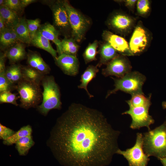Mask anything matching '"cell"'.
<instances>
[{
	"mask_svg": "<svg viewBox=\"0 0 166 166\" xmlns=\"http://www.w3.org/2000/svg\"><path fill=\"white\" fill-rule=\"evenodd\" d=\"M120 133L101 112L73 103L57 120L47 144L64 166H105L119 149Z\"/></svg>",
	"mask_w": 166,
	"mask_h": 166,
	"instance_id": "cell-1",
	"label": "cell"
},
{
	"mask_svg": "<svg viewBox=\"0 0 166 166\" xmlns=\"http://www.w3.org/2000/svg\"><path fill=\"white\" fill-rule=\"evenodd\" d=\"M143 147L148 156L159 159L166 157V122L143 134Z\"/></svg>",
	"mask_w": 166,
	"mask_h": 166,
	"instance_id": "cell-2",
	"label": "cell"
},
{
	"mask_svg": "<svg viewBox=\"0 0 166 166\" xmlns=\"http://www.w3.org/2000/svg\"><path fill=\"white\" fill-rule=\"evenodd\" d=\"M41 84L43 89L42 101L37 108L39 112L46 116L52 109H61V92L59 87L52 76L45 75Z\"/></svg>",
	"mask_w": 166,
	"mask_h": 166,
	"instance_id": "cell-3",
	"label": "cell"
},
{
	"mask_svg": "<svg viewBox=\"0 0 166 166\" xmlns=\"http://www.w3.org/2000/svg\"><path fill=\"white\" fill-rule=\"evenodd\" d=\"M114 82V88L109 91L107 98L112 94L120 90L133 96L144 94L142 88L146 80L145 75L137 71H130L121 78H112Z\"/></svg>",
	"mask_w": 166,
	"mask_h": 166,
	"instance_id": "cell-4",
	"label": "cell"
},
{
	"mask_svg": "<svg viewBox=\"0 0 166 166\" xmlns=\"http://www.w3.org/2000/svg\"><path fill=\"white\" fill-rule=\"evenodd\" d=\"M16 89L19 95L21 108L28 109L37 107L42 100L40 85L22 79L16 85Z\"/></svg>",
	"mask_w": 166,
	"mask_h": 166,
	"instance_id": "cell-5",
	"label": "cell"
},
{
	"mask_svg": "<svg viewBox=\"0 0 166 166\" xmlns=\"http://www.w3.org/2000/svg\"><path fill=\"white\" fill-rule=\"evenodd\" d=\"M143 144V134L137 133L136 142L132 147L125 151L119 148L116 153L122 155L128 161L129 166H147L149 159L144 151Z\"/></svg>",
	"mask_w": 166,
	"mask_h": 166,
	"instance_id": "cell-6",
	"label": "cell"
},
{
	"mask_svg": "<svg viewBox=\"0 0 166 166\" xmlns=\"http://www.w3.org/2000/svg\"><path fill=\"white\" fill-rule=\"evenodd\" d=\"M63 3L68 14L73 38L76 42H80L83 38L90 24L89 21L71 6L68 1H65Z\"/></svg>",
	"mask_w": 166,
	"mask_h": 166,
	"instance_id": "cell-7",
	"label": "cell"
},
{
	"mask_svg": "<svg viewBox=\"0 0 166 166\" xmlns=\"http://www.w3.org/2000/svg\"><path fill=\"white\" fill-rule=\"evenodd\" d=\"M152 38L150 31L139 21L136 26L131 37L129 45L134 55H139L146 50Z\"/></svg>",
	"mask_w": 166,
	"mask_h": 166,
	"instance_id": "cell-8",
	"label": "cell"
},
{
	"mask_svg": "<svg viewBox=\"0 0 166 166\" xmlns=\"http://www.w3.org/2000/svg\"><path fill=\"white\" fill-rule=\"evenodd\" d=\"M150 107L149 106L129 107V109L122 114H128L131 116L132 121L130 126V128L133 129H139L145 127L149 130L150 126L154 123V119L149 114Z\"/></svg>",
	"mask_w": 166,
	"mask_h": 166,
	"instance_id": "cell-9",
	"label": "cell"
},
{
	"mask_svg": "<svg viewBox=\"0 0 166 166\" xmlns=\"http://www.w3.org/2000/svg\"><path fill=\"white\" fill-rule=\"evenodd\" d=\"M132 66L127 56L120 54L107 64L102 70V73L105 77L114 76L121 78L131 71Z\"/></svg>",
	"mask_w": 166,
	"mask_h": 166,
	"instance_id": "cell-10",
	"label": "cell"
},
{
	"mask_svg": "<svg viewBox=\"0 0 166 166\" xmlns=\"http://www.w3.org/2000/svg\"><path fill=\"white\" fill-rule=\"evenodd\" d=\"M135 18L127 14L117 13L113 15L108 21L113 30L123 34H127L135 27Z\"/></svg>",
	"mask_w": 166,
	"mask_h": 166,
	"instance_id": "cell-11",
	"label": "cell"
},
{
	"mask_svg": "<svg viewBox=\"0 0 166 166\" xmlns=\"http://www.w3.org/2000/svg\"><path fill=\"white\" fill-rule=\"evenodd\" d=\"M102 37L106 42L120 55L126 56H134L130 50L129 43L123 38L106 30L103 32Z\"/></svg>",
	"mask_w": 166,
	"mask_h": 166,
	"instance_id": "cell-12",
	"label": "cell"
},
{
	"mask_svg": "<svg viewBox=\"0 0 166 166\" xmlns=\"http://www.w3.org/2000/svg\"><path fill=\"white\" fill-rule=\"evenodd\" d=\"M55 60L56 64L65 74L75 76L78 73L79 62L76 57L62 54Z\"/></svg>",
	"mask_w": 166,
	"mask_h": 166,
	"instance_id": "cell-13",
	"label": "cell"
},
{
	"mask_svg": "<svg viewBox=\"0 0 166 166\" xmlns=\"http://www.w3.org/2000/svg\"><path fill=\"white\" fill-rule=\"evenodd\" d=\"M55 24L61 28H66L70 26L67 10L63 2H58L53 8Z\"/></svg>",
	"mask_w": 166,
	"mask_h": 166,
	"instance_id": "cell-14",
	"label": "cell"
},
{
	"mask_svg": "<svg viewBox=\"0 0 166 166\" xmlns=\"http://www.w3.org/2000/svg\"><path fill=\"white\" fill-rule=\"evenodd\" d=\"M27 62L28 66L44 75H46L50 71L51 69L49 66L37 53H29L27 55Z\"/></svg>",
	"mask_w": 166,
	"mask_h": 166,
	"instance_id": "cell-15",
	"label": "cell"
},
{
	"mask_svg": "<svg viewBox=\"0 0 166 166\" xmlns=\"http://www.w3.org/2000/svg\"><path fill=\"white\" fill-rule=\"evenodd\" d=\"M38 30L43 36L55 43L57 47V52L59 53L61 49V41L58 39L59 33L58 30L49 23L41 25Z\"/></svg>",
	"mask_w": 166,
	"mask_h": 166,
	"instance_id": "cell-16",
	"label": "cell"
},
{
	"mask_svg": "<svg viewBox=\"0 0 166 166\" xmlns=\"http://www.w3.org/2000/svg\"><path fill=\"white\" fill-rule=\"evenodd\" d=\"M31 43L35 47L48 52L55 60L57 58V51L53 48L49 40L43 36L38 30L34 37L31 39Z\"/></svg>",
	"mask_w": 166,
	"mask_h": 166,
	"instance_id": "cell-17",
	"label": "cell"
},
{
	"mask_svg": "<svg viewBox=\"0 0 166 166\" xmlns=\"http://www.w3.org/2000/svg\"><path fill=\"white\" fill-rule=\"evenodd\" d=\"M5 54L12 64L24 59L26 56V52L23 45L16 43Z\"/></svg>",
	"mask_w": 166,
	"mask_h": 166,
	"instance_id": "cell-18",
	"label": "cell"
},
{
	"mask_svg": "<svg viewBox=\"0 0 166 166\" xmlns=\"http://www.w3.org/2000/svg\"><path fill=\"white\" fill-rule=\"evenodd\" d=\"M100 60L97 66L100 67L107 64L112 59L119 55L116 50L109 44L106 42L101 46L100 50Z\"/></svg>",
	"mask_w": 166,
	"mask_h": 166,
	"instance_id": "cell-19",
	"label": "cell"
},
{
	"mask_svg": "<svg viewBox=\"0 0 166 166\" xmlns=\"http://www.w3.org/2000/svg\"><path fill=\"white\" fill-rule=\"evenodd\" d=\"M99 70L97 66L89 65L82 74L80 80L81 83L78 86L79 88L84 89L90 98L93 97V96L89 93L87 86L89 82L95 77Z\"/></svg>",
	"mask_w": 166,
	"mask_h": 166,
	"instance_id": "cell-20",
	"label": "cell"
},
{
	"mask_svg": "<svg viewBox=\"0 0 166 166\" xmlns=\"http://www.w3.org/2000/svg\"><path fill=\"white\" fill-rule=\"evenodd\" d=\"M20 41L22 42L31 43V38L28 30L26 20L20 18L18 22L13 27Z\"/></svg>",
	"mask_w": 166,
	"mask_h": 166,
	"instance_id": "cell-21",
	"label": "cell"
},
{
	"mask_svg": "<svg viewBox=\"0 0 166 166\" xmlns=\"http://www.w3.org/2000/svg\"><path fill=\"white\" fill-rule=\"evenodd\" d=\"M0 15L4 20L6 27L8 28H13L20 19L16 12L4 5L0 7Z\"/></svg>",
	"mask_w": 166,
	"mask_h": 166,
	"instance_id": "cell-22",
	"label": "cell"
},
{
	"mask_svg": "<svg viewBox=\"0 0 166 166\" xmlns=\"http://www.w3.org/2000/svg\"><path fill=\"white\" fill-rule=\"evenodd\" d=\"M22 79L40 85L45 75L30 67H22Z\"/></svg>",
	"mask_w": 166,
	"mask_h": 166,
	"instance_id": "cell-23",
	"label": "cell"
},
{
	"mask_svg": "<svg viewBox=\"0 0 166 166\" xmlns=\"http://www.w3.org/2000/svg\"><path fill=\"white\" fill-rule=\"evenodd\" d=\"M5 74L7 79L14 85L22 79L21 66L15 64L6 68Z\"/></svg>",
	"mask_w": 166,
	"mask_h": 166,
	"instance_id": "cell-24",
	"label": "cell"
},
{
	"mask_svg": "<svg viewBox=\"0 0 166 166\" xmlns=\"http://www.w3.org/2000/svg\"><path fill=\"white\" fill-rule=\"evenodd\" d=\"M73 38H65L61 43V50L59 55L64 54L76 57L78 45Z\"/></svg>",
	"mask_w": 166,
	"mask_h": 166,
	"instance_id": "cell-25",
	"label": "cell"
},
{
	"mask_svg": "<svg viewBox=\"0 0 166 166\" xmlns=\"http://www.w3.org/2000/svg\"><path fill=\"white\" fill-rule=\"evenodd\" d=\"M15 147L19 154L26 155L30 148L34 145V142L31 135L23 137L16 142Z\"/></svg>",
	"mask_w": 166,
	"mask_h": 166,
	"instance_id": "cell-26",
	"label": "cell"
},
{
	"mask_svg": "<svg viewBox=\"0 0 166 166\" xmlns=\"http://www.w3.org/2000/svg\"><path fill=\"white\" fill-rule=\"evenodd\" d=\"M32 132V129L30 125L23 126L7 140H4L3 144L7 145H12L20 138L31 135Z\"/></svg>",
	"mask_w": 166,
	"mask_h": 166,
	"instance_id": "cell-27",
	"label": "cell"
},
{
	"mask_svg": "<svg viewBox=\"0 0 166 166\" xmlns=\"http://www.w3.org/2000/svg\"><path fill=\"white\" fill-rule=\"evenodd\" d=\"M151 95L147 97L144 94H137L132 96L131 99L126 102L129 107L150 106L151 104Z\"/></svg>",
	"mask_w": 166,
	"mask_h": 166,
	"instance_id": "cell-28",
	"label": "cell"
},
{
	"mask_svg": "<svg viewBox=\"0 0 166 166\" xmlns=\"http://www.w3.org/2000/svg\"><path fill=\"white\" fill-rule=\"evenodd\" d=\"M98 46V42L94 41L90 44L85 50L83 57L86 63L96 60L97 49Z\"/></svg>",
	"mask_w": 166,
	"mask_h": 166,
	"instance_id": "cell-29",
	"label": "cell"
},
{
	"mask_svg": "<svg viewBox=\"0 0 166 166\" xmlns=\"http://www.w3.org/2000/svg\"><path fill=\"white\" fill-rule=\"evenodd\" d=\"M136 7L138 15L143 17L147 16L151 11V2L148 0H137Z\"/></svg>",
	"mask_w": 166,
	"mask_h": 166,
	"instance_id": "cell-30",
	"label": "cell"
},
{
	"mask_svg": "<svg viewBox=\"0 0 166 166\" xmlns=\"http://www.w3.org/2000/svg\"><path fill=\"white\" fill-rule=\"evenodd\" d=\"M18 97L15 94L12 93L10 91H6L0 93V103H8L18 106L17 100Z\"/></svg>",
	"mask_w": 166,
	"mask_h": 166,
	"instance_id": "cell-31",
	"label": "cell"
},
{
	"mask_svg": "<svg viewBox=\"0 0 166 166\" xmlns=\"http://www.w3.org/2000/svg\"><path fill=\"white\" fill-rule=\"evenodd\" d=\"M0 33V42L2 47L5 49L12 45L10 28L6 27Z\"/></svg>",
	"mask_w": 166,
	"mask_h": 166,
	"instance_id": "cell-32",
	"label": "cell"
},
{
	"mask_svg": "<svg viewBox=\"0 0 166 166\" xmlns=\"http://www.w3.org/2000/svg\"><path fill=\"white\" fill-rule=\"evenodd\" d=\"M5 72L0 73V93L6 91H10L16 86L12 84L7 78Z\"/></svg>",
	"mask_w": 166,
	"mask_h": 166,
	"instance_id": "cell-33",
	"label": "cell"
},
{
	"mask_svg": "<svg viewBox=\"0 0 166 166\" xmlns=\"http://www.w3.org/2000/svg\"><path fill=\"white\" fill-rule=\"evenodd\" d=\"M27 26L32 39L38 31L40 25V20L37 18L34 20H26Z\"/></svg>",
	"mask_w": 166,
	"mask_h": 166,
	"instance_id": "cell-34",
	"label": "cell"
},
{
	"mask_svg": "<svg viewBox=\"0 0 166 166\" xmlns=\"http://www.w3.org/2000/svg\"><path fill=\"white\" fill-rule=\"evenodd\" d=\"M4 5L16 12L22 9L19 0H5Z\"/></svg>",
	"mask_w": 166,
	"mask_h": 166,
	"instance_id": "cell-35",
	"label": "cell"
},
{
	"mask_svg": "<svg viewBox=\"0 0 166 166\" xmlns=\"http://www.w3.org/2000/svg\"><path fill=\"white\" fill-rule=\"evenodd\" d=\"M15 132L13 130L0 124V138L5 140L12 136Z\"/></svg>",
	"mask_w": 166,
	"mask_h": 166,
	"instance_id": "cell-36",
	"label": "cell"
},
{
	"mask_svg": "<svg viewBox=\"0 0 166 166\" xmlns=\"http://www.w3.org/2000/svg\"><path fill=\"white\" fill-rule=\"evenodd\" d=\"M136 0H125L122 1L125 6L130 10L133 11L135 6L136 3Z\"/></svg>",
	"mask_w": 166,
	"mask_h": 166,
	"instance_id": "cell-37",
	"label": "cell"
},
{
	"mask_svg": "<svg viewBox=\"0 0 166 166\" xmlns=\"http://www.w3.org/2000/svg\"><path fill=\"white\" fill-rule=\"evenodd\" d=\"M6 57L4 54L1 53L0 56V73L5 72L6 68L5 60Z\"/></svg>",
	"mask_w": 166,
	"mask_h": 166,
	"instance_id": "cell-38",
	"label": "cell"
},
{
	"mask_svg": "<svg viewBox=\"0 0 166 166\" xmlns=\"http://www.w3.org/2000/svg\"><path fill=\"white\" fill-rule=\"evenodd\" d=\"M10 29L11 34V42L12 45L16 43L19 41L17 35L13 28H9Z\"/></svg>",
	"mask_w": 166,
	"mask_h": 166,
	"instance_id": "cell-39",
	"label": "cell"
},
{
	"mask_svg": "<svg viewBox=\"0 0 166 166\" xmlns=\"http://www.w3.org/2000/svg\"><path fill=\"white\" fill-rule=\"evenodd\" d=\"M35 2L34 0H20L22 8L28 6L29 5Z\"/></svg>",
	"mask_w": 166,
	"mask_h": 166,
	"instance_id": "cell-40",
	"label": "cell"
},
{
	"mask_svg": "<svg viewBox=\"0 0 166 166\" xmlns=\"http://www.w3.org/2000/svg\"><path fill=\"white\" fill-rule=\"evenodd\" d=\"M6 28V27L4 20L0 15V32H1Z\"/></svg>",
	"mask_w": 166,
	"mask_h": 166,
	"instance_id": "cell-41",
	"label": "cell"
},
{
	"mask_svg": "<svg viewBox=\"0 0 166 166\" xmlns=\"http://www.w3.org/2000/svg\"><path fill=\"white\" fill-rule=\"evenodd\" d=\"M159 160L163 166H166V157L160 158Z\"/></svg>",
	"mask_w": 166,
	"mask_h": 166,
	"instance_id": "cell-42",
	"label": "cell"
},
{
	"mask_svg": "<svg viewBox=\"0 0 166 166\" xmlns=\"http://www.w3.org/2000/svg\"><path fill=\"white\" fill-rule=\"evenodd\" d=\"M162 105L163 109H166V101H163L162 102Z\"/></svg>",
	"mask_w": 166,
	"mask_h": 166,
	"instance_id": "cell-43",
	"label": "cell"
},
{
	"mask_svg": "<svg viewBox=\"0 0 166 166\" xmlns=\"http://www.w3.org/2000/svg\"><path fill=\"white\" fill-rule=\"evenodd\" d=\"M4 2H5V0H0V6H3L4 5Z\"/></svg>",
	"mask_w": 166,
	"mask_h": 166,
	"instance_id": "cell-44",
	"label": "cell"
},
{
	"mask_svg": "<svg viewBox=\"0 0 166 166\" xmlns=\"http://www.w3.org/2000/svg\"><path fill=\"white\" fill-rule=\"evenodd\" d=\"M165 121L166 122V120H165Z\"/></svg>",
	"mask_w": 166,
	"mask_h": 166,
	"instance_id": "cell-45",
	"label": "cell"
}]
</instances>
